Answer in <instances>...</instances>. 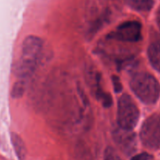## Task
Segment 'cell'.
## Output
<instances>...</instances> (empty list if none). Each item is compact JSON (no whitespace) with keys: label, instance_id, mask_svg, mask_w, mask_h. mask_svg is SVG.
<instances>
[{"label":"cell","instance_id":"8fae6325","mask_svg":"<svg viewBox=\"0 0 160 160\" xmlns=\"http://www.w3.org/2000/svg\"><path fill=\"white\" fill-rule=\"evenodd\" d=\"M104 160H122V158L117 154L115 151L111 148H108L104 152Z\"/></svg>","mask_w":160,"mask_h":160},{"label":"cell","instance_id":"7c38bea8","mask_svg":"<svg viewBox=\"0 0 160 160\" xmlns=\"http://www.w3.org/2000/svg\"><path fill=\"white\" fill-rule=\"evenodd\" d=\"M152 158V156L147 152L140 153V154L136 155L132 158L131 160H149Z\"/></svg>","mask_w":160,"mask_h":160},{"label":"cell","instance_id":"30bf717a","mask_svg":"<svg viewBox=\"0 0 160 160\" xmlns=\"http://www.w3.org/2000/svg\"><path fill=\"white\" fill-rule=\"evenodd\" d=\"M24 91V82L23 80H20L14 84L12 89V96L13 98H19L23 95Z\"/></svg>","mask_w":160,"mask_h":160},{"label":"cell","instance_id":"5bb4252c","mask_svg":"<svg viewBox=\"0 0 160 160\" xmlns=\"http://www.w3.org/2000/svg\"><path fill=\"white\" fill-rule=\"evenodd\" d=\"M157 23H158V26L160 29V9H158V13H157Z\"/></svg>","mask_w":160,"mask_h":160},{"label":"cell","instance_id":"7a4b0ae2","mask_svg":"<svg viewBox=\"0 0 160 160\" xmlns=\"http://www.w3.org/2000/svg\"><path fill=\"white\" fill-rule=\"evenodd\" d=\"M130 88L135 95L147 105L155 103L159 97V84L152 74L146 72L133 75L130 81Z\"/></svg>","mask_w":160,"mask_h":160},{"label":"cell","instance_id":"3957f363","mask_svg":"<svg viewBox=\"0 0 160 160\" xmlns=\"http://www.w3.org/2000/svg\"><path fill=\"white\" fill-rule=\"evenodd\" d=\"M139 116V109L133 98L128 95H122L118 103L117 122L119 128L133 130L137 123Z\"/></svg>","mask_w":160,"mask_h":160},{"label":"cell","instance_id":"4fadbf2b","mask_svg":"<svg viewBox=\"0 0 160 160\" xmlns=\"http://www.w3.org/2000/svg\"><path fill=\"white\" fill-rule=\"evenodd\" d=\"M112 81H113V84H114V88L115 91L116 92H120L122 91V84H121L120 81H119V78H117V77H113L112 78Z\"/></svg>","mask_w":160,"mask_h":160},{"label":"cell","instance_id":"52a82bcc","mask_svg":"<svg viewBox=\"0 0 160 160\" xmlns=\"http://www.w3.org/2000/svg\"><path fill=\"white\" fill-rule=\"evenodd\" d=\"M147 54L152 67L160 72V41L154 42L149 46Z\"/></svg>","mask_w":160,"mask_h":160},{"label":"cell","instance_id":"8992f818","mask_svg":"<svg viewBox=\"0 0 160 160\" xmlns=\"http://www.w3.org/2000/svg\"><path fill=\"white\" fill-rule=\"evenodd\" d=\"M114 140L117 146L126 155H131L136 150V138L132 130L120 128L114 132Z\"/></svg>","mask_w":160,"mask_h":160},{"label":"cell","instance_id":"277c9868","mask_svg":"<svg viewBox=\"0 0 160 160\" xmlns=\"http://www.w3.org/2000/svg\"><path fill=\"white\" fill-rule=\"evenodd\" d=\"M143 145L150 149H160V115L154 114L143 123L140 132Z\"/></svg>","mask_w":160,"mask_h":160},{"label":"cell","instance_id":"ba28073f","mask_svg":"<svg viewBox=\"0 0 160 160\" xmlns=\"http://www.w3.org/2000/svg\"><path fill=\"white\" fill-rule=\"evenodd\" d=\"M13 145L14 150L16 152L17 157L20 160H24L26 156V148H25L24 143L20 136L16 134H12L11 136Z\"/></svg>","mask_w":160,"mask_h":160},{"label":"cell","instance_id":"9c48e42d","mask_svg":"<svg viewBox=\"0 0 160 160\" xmlns=\"http://www.w3.org/2000/svg\"><path fill=\"white\" fill-rule=\"evenodd\" d=\"M130 4L133 9L138 11H149L154 5L153 0H129Z\"/></svg>","mask_w":160,"mask_h":160},{"label":"cell","instance_id":"5b68a950","mask_svg":"<svg viewBox=\"0 0 160 160\" xmlns=\"http://www.w3.org/2000/svg\"><path fill=\"white\" fill-rule=\"evenodd\" d=\"M141 29L140 22L136 20L124 22L116 28L111 38L125 42H136L141 38Z\"/></svg>","mask_w":160,"mask_h":160},{"label":"cell","instance_id":"6da1fadb","mask_svg":"<svg viewBox=\"0 0 160 160\" xmlns=\"http://www.w3.org/2000/svg\"><path fill=\"white\" fill-rule=\"evenodd\" d=\"M43 53V42L36 36H28L22 44L21 54L15 67V73L20 80L31 76L36 70Z\"/></svg>","mask_w":160,"mask_h":160}]
</instances>
